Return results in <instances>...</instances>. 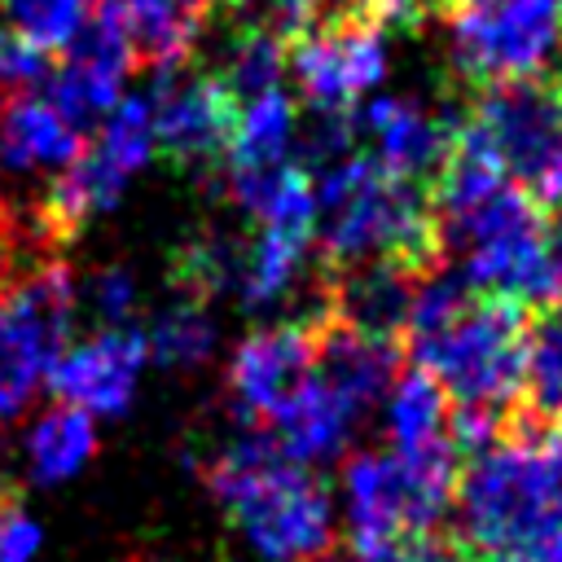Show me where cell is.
Instances as JSON below:
<instances>
[{"label": "cell", "instance_id": "obj_1", "mask_svg": "<svg viewBox=\"0 0 562 562\" xmlns=\"http://www.w3.org/2000/svg\"><path fill=\"white\" fill-rule=\"evenodd\" d=\"M321 268L356 259H400L413 272L443 268V241L430 211V189L386 176L369 154H347L316 171Z\"/></svg>", "mask_w": 562, "mask_h": 562}, {"label": "cell", "instance_id": "obj_2", "mask_svg": "<svg viewBox=\"0 0 562 562\" xmlns=\"http://www.w3.org/2000/svg\"><path fill=\"white\" fill-rule=\"evenodd\" d=\"M206 483L263 562H316L329 549L334 509L325 483L290 461L263 426H246L220 448Z\"/></svg>", "mask_w": 562, "mask_h": 562}, {"label": "cell", "instance_id": "obj_3", "mask_svg": "<svg viewBox=\"0 0 562 562\" xmlns=\"http://www.w3.org/2000/svg\"><path fill=\"white\" fill-rule=\"evenodd\" d=\"M562 479L531 443V422L514 404L505 430L465 457L457 479L461 540L479 562H549V527Z\"/></svg>", "mask_w": 562, "mask_h": 562}, {"label": "cell", "instance_id": "obj_4", "mask_svg": "<svg viewBox=\"0 0 562 562\" xmlns=\"http://www.w3.org/2000/svg\"><path fill=\"white\" fill-rule=\"evenodd\" d=\"M527 321V307L470 290V299L443 325L404 342V356L448 391L452 408L509 413L522 391Z\"/></svg>", "mask_w": 562, "mask_h": 562}, {"label": "cell", "instance_id": "obj_5", "mask_svg": "<svg viewBox=\"0 0 562 562\" xmlns=\"http://www.w3.org/2000/svg\"><path fill=\"white\" fill-rule=\"evenodd\" d=\"M465 123L514 189L544 215L562 206V79L536 70L479 83Z\"/></svg>", "mask_w": 562, "mask_h": 562}, {"label": "cell", "instance_id": "obj_6", "mask_svg": "<svg viewBox=\"0 0 562 562\" xmlns=\"http://www.w3.org/2000/svg\"><path fill=\"white\" fill-rule=\"evenodd\" d=\"M457 479H461V465L452 461L356 452L342 470L356 562H378L400 536L443 527V514L457 501Z\"/></svg>", "mask_w": 562, "mask_h": 562}, {"label": "cell", "instance_id": "obj_7", "mask_svg": "<svg viewBox=\"0 0 562 562\" xmlns=\"http://www.w3.org/2000/svg\"><path fill=\"white\" fill-rule=\"evenodd\" d=\"M75 281L61 255L35 259L0 281V422L18 417L66 351Z\"/></svg>", "mask_w": 562, "mask_h": 562}, {"label": "cell", "instance_id": "obj_8", "mask_svg": "<svg viewBox=\"0 0 562 562\" xmlns=\"http://www.w3.org/2000/svg\"><path fill=\"white\" fill-rule=\"evenodd\" d=\"M562 0H461L448 18L457 70L479 88L536 75L558 44Z\"/></svg>", "mask_w": 562, "mask_h": 562}, {"label": "cell", "instance_id": "obj_9", "mask_svg": "<svg viewBox=\"0 0 562 562\" xmlns=\"http://www.w3.org/2000/svg\"><path fill=\"white\" fill-rule=\"evenodd\" d=\"M149 123H154V145L180 171L220 180L237 127V101L220 83V75L167 70L162 88L149 97Z\"/></svg>", "mask_w": 562, "mask_h": 562}, {"label": "cell", "instance_id": "obj_10", "mask_svg": "<svg viewBox=\"0 0 562 562\" xmlns=\"http://www.w3.org/2000/svg\"><path fill=\"white\" fill-rule=\"evenodd\" d=\"M316 369V312L255 329L228 360V400L241 426H268Z\"/></svg>", "mask_w": 562, "mask_h": 562}, {"label": "cell", "instance_id": "obj_11", "mask_svg": "<svg viewBox=\"0 0 562 562\" xmlns=\"http://www.w3.org/2000/svg\"><path fill=\"white\" fill-rule=\"evenodd\" d=\"M285 61L316 114H351L386 79V40L378 26H312L290 44Z\"/></svg>", "mask_w": 562, "mask_h": 562}, {"label": "cell", "instance_id": "obj_12", "mask_svg": "<svg viewBox=\"0 0 562 562\" xmlns=\"http://www.w3.org/2000/svg\"><path fill=\"white\" fill-rule=\"evenodd\" d=\"M149 360L145 334L127 329V325H105L92 338L66 347L44 386L53 391L57 404L83 408V413H101V417H119L132 395H136V378Z\"/></svg>", "mask_w": 562, "mask_h": 562}, {"label": "cell", "instance_id": "obj_13", "mask_svg": "<svg viewBox=\"0 0 562 562\" xmlns=\"http://www.w3.org/2000/svg\"><path fill=\"white\" fill-rule=\"evenodd\" d=\"M132 70V48L114 22V13L101 4L79 35L61 48V61L48 66V101L75 123L105 119L119 105V88Z\"/></svg>", "mask_w": 562, "mask_h": 562}, {"label": "cell", "instance_id": "obj_14", "mask_svg": "<svg viewBox=\"0 0 562 562\" xmlns=\"http://www.w3.org/2000/svg\"><path fill=\"white\" fill-rule=\"evenodd\" d=\"M465 110H426L408 97H382V101H369L360 114H351L356 132H364L373 140V162L386 171V176H400V180H413L422 189H430V180L439 176L448 149H452V132L461 123Z\"/></svg>", "mask_w": 562, "mask_h": 562}, {"label": "cell", "instance_id": "obj_15", "mask_svg": "<svg viewBox=\"0 0 562 562\" xmlns=\"http://www.w3.org/2000/svg\"><path fill=\"white\" fill-rule=\"evenodd\" d=\"M386 435H391L395 452L408 461L465 465V457L452 439V400L422 364L395 373V382L386 391Z\"/></svg>", "mask_w": 562, "mask_h": 562}, {"label": "cell", "instance_id": "obj_16", "mask_svg": "<svg viewBox=\"0 0 562 562\" xmlns=\"http://www.w3.org/2000/svg\"><path fill=\"white\" fill-rule=\"evenodd\" d=\"M105 9L132 48V66L167 75L198 48L211 0H105Z\"/></svg>", "mask_w": 562, "mask_h": 562}, {"label": "cell", "instance_id": "obj_17", "mask_svg": "<svg viewBox=\"0 0 562 562\" xmlns=\"http://www.w3.org/2000/svg\"><path fill=\"white\" fill-rule=\"evenodd\" d=\"M364 413H356L325 378H316V369L307 373V382L281 404V413L263 426L272 435V443L299 461V465H316V461H329L347 448L356 422Z\"/></svg>", "mask_w": 562, "mask_h": 562}, {"label": "cell", "instance_id": "obj_18", "mask_svg": "<svg viewBox=\"0 0 562 562\" xmlns=\"http://www.w3.org/2000/svg\"><path fill=\"white\" fill-rule=\"evenodd\" d=\"M79 149H83L79 127L48 97H31V92L0 97V167L57 176L79 158Z\"/></svg>", "mask_w": 562, "mask_h": 562}, {"label": "cell", "instance_id": "obj_19", "mask_svg": "<svg viewBox=\"0 0 562 562\" xmlns=\"http://www.w3.org/2000/svg\"><path fill=\"white\" fill-rule=\"evenodd\" d=\"M294 149V105L285 88H268L237 105L233 145L224 158V171H263L290 162Z\"/></svg>", "mask_w": 562, "mask_h": 562}, {"label": "cell", "instance_id": "obj_20", "mask_svg": "<svg viewBox=\"0 0 562 562\" xmlns=\"http://www.w3.org/2000/svg\"><path fill=\"white\" fill-rule=\"evenodd\" d=\"M312 250V233L307 228H281V224H259L255 241L241 255V281L237 294L250 312L277 303L290 294L294 277L303 272V259Z\"/></svg>", "mask_w": 562, "mask_h": 562}, {"label": "cell", "instance_id": "obj_21", "mask_svg": "<svg viewBox=\"0 0 562 562\" xmlns=\"http://www.w3.org/2000/svg\"><path fill=\"white\" fill-rule=\"evenodd\" d=\"M518 408L531 422H558L562 417V299L536 307L527 321Z\"/></svg>", "mask_w": 562, "mask_h": 562}, {"label": "cell", "instance_id": "obj_22", "mask_svg": "<svg viewBox=\"0 0 562 562\" xmlns=\"http://www.w3.org/2000/svg\"><path fill=\"white\" fill-rule=\"evenodd\" d=\"M92 448H97L92 413L53 404L26 435V474L35 483H61L92 457Z\"/></svg>", "mask_w": 562, "mask_h": 562}, {"label": "cell", "instance_id": "obj_23", "mask_svg": "<svg viewBox=\"0 0 562 562\" xmlns=\"http://www.w3.org/2000/svg\"><path fill=\"white\" fill-rule=\"evenodd\" d=\"M241 255L246 246L224 233H193L171 255V285L180 299L211 303L224 290H237L241 281Z\"/></svg>", "mask_w": 562, "mask_h": 562}, {"label": "cell", "instance_id": "obj_24", "mask_svg": "<svg viewBox=\"0 0 562 562\" xmlns=\"http://www.w3.org/2000/svg\"><path fill=\"white\" fill-rule=\"evenodd\" d=\"M145 347H149V356L158 364H171V369H198V364H206V356L215 351V321H211L206 303L176 299L149 325Z\"/></svg>", "mask_w": 562, "mask_h": 562}, {"label": "cell", "instance_id": "obj_25", "mask_svg": "<svg viewBox=\"0 0 562 562\" xmlns=\"http://www.w3.org/2000/svg\"><path fill=\"white\" fill-rule=\"evenodd\" d=\"M281 75H285V44L263 31L259 22H250L233 44H228V57H224V70H220V83L233 92V101H250L268 88H281Z\"/></svg>", "mask_w": 562, "mask_h": 562}, {"label": "cell", "instance_id": "obj_26", "mask_svg": "<svg viewBox=\"0 0 562 562\" xmlns=\"http://www.w3.org/2000/svg\"><path fill=\"white\" fill-rule=\"evenodd\" d=\"M0 4L13 18V31L26 44H35L44 53H57V48H66L79 35V26L105 0H0Z\"/></svg>", "mask_w": 562, "mask_h": 562}, {"label": "cell", "instance_id": "obj_27", "mask_svg": "<svg viewBox=\"0 0 562 562\" xmlns=\"http://www.w3.org/2000/svg\"><path fill=\"white\" fill-rule=\"evenodd\" d=\"M88 307L97 312L101 325H127V316L136 307V277L123 263H105L88 281Z\"/></svg>", "mask_w": 562, "mask_h": 562}, {"label": "cell", "instance_id": "obj_28", "mask_svg": "<svg viewBox=\"0 0 562 562\" xmlns=\"http://www.w3.org/2000/svg\"><path fill=\"white\" fill-rule=\"evenodd\" d=\"M378 562H479L470 553V544L448 531V527H435V531H413V536H400Z\"/></svg>", "mask_w": 562, "mask_h": 562}, {"label": "cell", "instance_id": "obj_29", "mask_svg": "<svg viewBox=\"0 0 562 562\" xmlns=\"http://www.w3.org/2000/svg\"><path fill=\"white\" fill-rule=\"evenodd\" d=\"M48 79V53L26 44L18 31H0V97Z\"/></svg>", "mask_w": 562, "mask_h": 562}, {"label": "cell", "instance_id": "obj_30", "mask_svg": "<svg viewBox=\"0 0 562 562\" xmlns=\"http://www.w3.org/2000/svg\"><path fill=\"white\" fill-rule=\"evenodd\" d=\"M527 417V413H522ZM531 422V417H527ZM531 443L540 448V457L553 465V474L562 479V417L558 422H531Z\"/></svg>", "mask_w": 562, "mask_h": 562}, {"label": "cell", "instance_id": "obj_31", "mask_svg": "<svg viewBox=\"0 0 562 562\" xmlns=\"http://www.w3.org/2000/svg\"><path fill=\"white\" fill-rule=\"evenodd\" d=\"M544 255H549V263H553V272L562 281V206H553L544 215Z\"/></svg>", "mask_w": 562, "mask_h": 562}, {"label": "cell", "instance_id": "obj_32", "mask_svg": "<svg viewBox=\"0 0 562 562\" xmlns=\"http://www.w3.org/2000/svg\"><path fill=\"white\" fill-rule=\"evenodd\" d=\"M9 505H18V487H13V479H9V470H4V461H0V514H4Z\"/></svg>", "mask_w": 562, "mask_h": 562}, {"label": "cell", "instance_id": "obj_33", "mask_svg": "<svg viewBox=\"0 0 562 562\" xmlns=\"http://www.w3.org/2000/svg\"><path fill=\"white\" fill-rule=\"evenodd\" d=\"M211 4H220V9H237V13L250 9V0H211Z\"/></svg>", "mask_w": 562, "mask_h": 562}, {"label": "cell", "instance_id": "obj_34", "mask_svg": "<svg viewBox=\"0 0 562 562\" xmlns=\"http://www.w3.org/2000/svg\"><path fill=\"white\" fill-rule=\"evenodd\" d=\"M558 35H562V13H558Z\"/></svg>", "mask_w": 562, "mask_h": 562}]
</instances>
